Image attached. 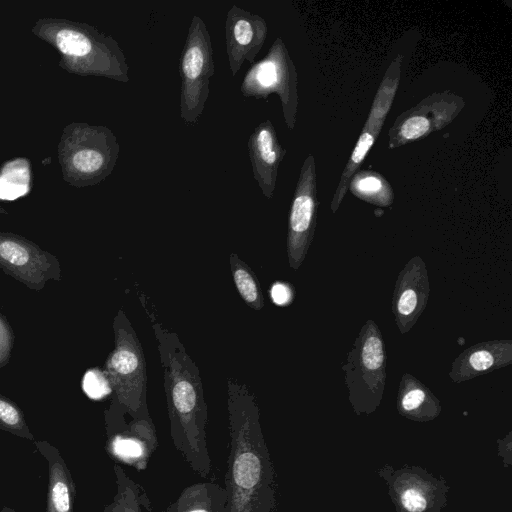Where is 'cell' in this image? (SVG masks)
<instances>
[{
  "mask_svg": "<svg viewBox=\"0 0 512 512\" xmlns=\"http://www.w3.org/2000/svg\"><path fill=\"white\" fill-rule=\"evenodd\" d=\"M380 128L370 126L365 123L362 132L356 142V145L352 151V154L347 162L344 171L341 175V179L339 185L334 193L332 202H331V210L332 212H336L339 208V205L346 194L348 186L351 182L352 176H354L357 169L360 167L361 163L365 159L366 155L370 151L372 145L377 139Z\"/></svg>",
  "mask_w": 512,
  "mask_h": 512,
  "instance_id": "2e32d148",
  "label": "cell"
},
{
  "mask_svg": "<svg viewBox=\"0 0 512 512\" xmlns=\"http://www.w3.org/2000/svg\"><path fill=\"white\" fill-rule=\"evenodd\" d=\"M152 326L163 367L173 445L195 473L207 477L212 461L206 437L207 404L199 369L175 332L157 322Z\"/></svg>",
  "mask_w": 512,
  "mask_h": 512,
  "instance_id": "7a4b0ae2",
  "label": "cell"
},
{
  "mask_svg": "<svg viewBox=\"0 0 512 512\" xmlns=\"http://www.w3.org/2000/svg\"><path fill=\"white\" fill-rule=\"evenodd\" d=\"M386 354L382 335L374 321L368 320L361 328L353 348L348 353L345 384L351 394L364 389L381 394L386 380Z\"/></svg>",
  "mask_w": 512,
  "mask_h": 512,
  "instance_id": "52a82bcc",
  "label": "cell"
},
{
  "mask_svg": "<svg viewBox=\"0 0 512 512\" xmlns=\"http://www.w3.org/2000/svg\"><path fill=\"white\" fill-rule=\"evenodd\" d=\"M249 159L254 179L263 193L271 199L276 189L278 168L286 150L279 142L272 122H261L251 133L247 142Z\"/></svg>",
  "mask_w": 512,
  "mask_h": 512,
  "instance_id": "8fae6325",
  "label": "cell"
},
{
  "mask_svg": "<svg viewBox=\"0 0 512 512\" xmlns=\"http://www.w3.org/2000/svg\"><path fill=\"white\" fill-rule=\"evenodd\" d=\"M34 443L48 464L46 512H74L75 484L59 450L47 441Z\"/></svg>",
  "mask_w": 512,
  "mask_h": 512,
  "instance_id": "4fadbf2b",
  "label": "cell"
},
{
  "mask_svg": "<svg viewBox=\"0 0 512 512\" xmlns=\"http://www.w3.org/2000/svg\"><path fill=\"white\" fill-rule=\"evenodd\" d=\"M245 97L266 99L276 93L281 100L284 121L292 130L296 122L297 72L283 40L278 37L268 53L248 69L240 86Z\"/></svg>",
  "mask_w": 512,
  "mask_h": 512,
  "instance_id": "5b68a950",
  "label": "cell"
},
{
  "mask_svg": "<svg viewBox=\"0 0 512 512\" xmlns=\"http://www.w3.org/2000/svg\"><path fill=\"white\" fill-rule=\"evenodd\" d=\"M512 359L510 341H489L470 347L453 362L450 378L466 381L477 375L506 366Z\"/></svg>",
  "mask_w": 512,
  "mask_h": 512,
  "instance_id": "7c38bea8",
  "label": "cell"
},
{
  "mask_svg": "<svg viewBox=\"0 0 512 512\" xmlns=\"http://www.w3.org/2000/svg\"><path fill=\"white\" fill-rule=\"evenodd\" d=\"M403 506L410 512H421L425 508V499L415 490H407L402 494Z\"/></svg>",
  "mask_w": 512,
  "mask_h": 512,
  "instance_id": "d4e9b609",
  "label": "cell"
},
{
  "mask_svg": "<svg viewBox=\"0 0 512 512\" xmlns=\"http://www.w3.org/2000/svg\"><path fill=\"white\" fill-rule=\"evenodd\" d=\"M0 512H17L16 510L10 508V507H7V506H4Z\"/></svg>",
  "mask_w": 512,
  "mask_h": 512,
  "instance_id": "484cf974",
  "label": "cell"
},
{
  "mask_svg": "<svg viewBox=\"0 0 512 512\" xmlns=\"http://www.w3.org/2000/svg\"><path fill=\"white\" fill-rule=\"evenodd\" d=\"M268 26L258 14L232 5L225 19L226 53L231 74L235 76L245 61L251 65L263 47Z\"/></svg>",
  "mask_w": 512,
  "mask_h": 512,
  "instance_id": "9c48e42d",
  "label": "cell"
},
{
  "mask_svg": "<svg viewBox=\"0 0 512 512\" xmlns=\"http://www.w3.org/2000/svg\"><path fill=\"white\" fill-rule=\"evenodd\" d=\"M162 512H165L164 510Z\"/></svg>",
  "mask_w": 512,
  "mask_h": 512,
  "instance_id": "4316f807",
  "label": "cell"
},
{
  "mask_svg": "<svg viewBox=\"0 0 512 512\" xmlns=\"http://www.w3.org/2000/svg\"><path fill=\"white\" fill-rule=\"evenodd\" d=\"M225 487L214 482H200L185 487L165 512H226Z\"/></svg>",
  "mask_w": 512,
  "mask_h": 512,
  "instance_id": "5bb4252c",
  "label": "cell"
},
{
  "mask_svg": "<svg viewBox=\"0 0 512 512\" xmlns=\"http://www.w3.org/2000/svg\"><path fill=\"white\" fill-rule=\"evenodd\" d=\"M401 64L402 55H398L389 66L377 91L366 121L367 124L382 128L398 87Z\"/></svg>",
  "mask_w": 512,
  "mask_h": 512,
  "instance_id": "d6986e66",
  "label": "cell"
},
{
  "mask_svg": "<svg viewBox=\"0 0 512 512\" xmlns=\"http://www.w3.org/2000/svg\"><path fill=\"white\" fill-rule=\"evenodd\" d=\"M113 470L116 493L103 512H143V507L150 511L151 503L144 489L119 464L115 463Z\"/></svg>",
  "mask_w": 512,
  "mask_h": 512,
  "instance_id": "9a60e30c",
  "label": "cell"
},
{
  "mask_svg": "<svg viewBox=\"0 0 512 512\" xmlns=\"http://www.w3.org/2000/svg\"><path fill=\"white\" fill-rule=\"evenodd\" d=\"M318 205L315 160L310 154L301 167L288 219L287 256L292 269H298L305 260L314 237Z\"/></svg>",
  "mask_w": 512,
  "mask_h": 512,
  "instance_id": "8992f818",
  "label": "cell"
},
{
  "mask_svg": "<svg viewBox=\"0 0 512 512\" xmlns=\"http://www.w3.org/2000/svg\"><path fill=\"white\" fill-rule=\"evenodd\" d=\"M430 288L424 261L413 257L399 273L392 308L401 333L408 332L424 311Z\"/></svg>",
  "mask_w": 512,
  "mask_h": 512,
  "instance_id": "30bf717a",
  "label": "cell"
},
{
  "mask_svg": "<svg viewBox=\"0 0 512 512\" xmlns=\"http://www.w3.org/2000/svg\"><path fill=\"white\" fill-rule=\"evenodd\" d=\"M434 128L436 129L435 125L426 116L421 104H419L397 119L390 131L389 147H396L424 137Z\"/></svg>",
  "mask_w": 512,
  "mask_h": 512,
  "instance_id": "e0dca14e",
  "label": "cell"
},
{
  "mask_svg": "<svg viewBox=\"0 0 512 512\" xmlns=\"http://www.w3.org/2000/svg\"><path fill=\"white\" fill-rule=\"evenodd\" d=\"M83 389L92 399H101L111 393L108 378L99 370L88 371L83 378Z\"/></svg>",
  "mask_w": 512,
  "mask_h": 512,
  "instance_id": "7402d4cb",
  "label": "cell"
},
{
  "mask_svg": "<svg viewBox=\"0 0 512 512\" xmlns=\"http://www.w3.org/2000/svg\"><path fill=\"white\" fill-rule=\"evenodd\" d=\"M229 455L225 474L226 512H273L274 471L253 391L227 379Z\"/></svg>",
  "mask_w": 512,
  "mask_h": 512,
  "instance_id": "6da1fadb",
  "label": "cell"
},
{
  "mask_svg": "<svg viewBox=\"0 0 512 512\" xmlns=\"http://www.w3.org/2000/svg\"><path fill=\"white\" fill-rule=\"evenodd\" d=\"M116 346L107 361V375L116 392L119 414L132 419H150L147 405V371L144 353L136 332L119 311L115 322Z\"/></svg>",
  "mask_w": 512,
  "mask_h": 512,
  "instance_id": "3957f363",
  "label": "cell"
},
{
  "mask_svg": "<svg viewBox=\"0 0 512 512\" xmlns=\"http://www.w3.org/2000/svg\"><path fill=\"white\" fill-rule=\"evenodd\" d=\"M351 191L359 198L381 206L393 202V191L388 182L380 175L361 172L350 182Z\"/></svg>",
  "mask_w": 512,
  "mask_h": 512,
  "instance_id": "ffe728a7",
  "label": "cell"
},
{
  "mask_svg": "<svg viewBox=\"0 0 512 512\" xmlns=\"http://www.w3.org/2000/svg\"><path fill=\"white\" fill-rule=\"evenodd\" d=\"M116 413L115 420L107 429L106 450L111 457L145 470L152 454L158 447L156 429L152 419H131Z\"/></svg>",
  "mask_w": 512,
  "mask_h": 512,
  "instance_id": "ba28073f",
  "label": "cell"
},
{
  "mask_svg": "<svg viewBox=\"0 0 512 512\" xmlns=\"http://www.w3.org/2000/svg\"><path fill=\"white\" fill-rule=\"evenodd\" d=\"M0 256L17 266L24 265L29 259L27 250L13 241H4L0 244Z\"/></svg>",
  "mask_w": 512,
  "mask_h": 512,
  "instance_id": "603a6c76",
  "label": "cell"
},
{
  "mask_svg": "<svg viewBox=\"0 0 512 512\" xmlns=\"http://www.w3.org/2000/svg\"><path fill=\"white\" fill-rule=\"evenodd\" d=\"M181 76L180 117L186 123H196L204 111L214 75L213 48L205 22L192 17L179 62Z\"/></svg>",
  "mask_w": 512,
  "mask_h": 512,
  "instance_id": "277c9868",
  "label": "cell"
},
{
  "mask_svg": "<svg viewBox=\"0 0 512 512\" xmlns=\"http://www.w3.org/2000/svg\"><path fill=\"white\" fill-rule=\"evenodd\" d=\"M29 172L27 166L16 162L9 164L0 175V198L12 200L28 191Z\"/></svg>",
  "mask_w": 512,
  "mask_h": 512,
  "instance_id": "44dd1931",
  "label": "cell"
},
{
  "mask_svg": "<svg viewBox=\"0 0 512 512\" xmlns=\"http://www.w3.org/2000/svg\"><path fill=\"white\" fill-rule=\"evenodd\" d=\"M229 263L235 287L242 300L250 308L261 310L264 307V297L253 270L236 253L230 254Z\"/></svg>",
  "mask_w": 512,
  "mask_h": 512,
  "instance_id": "ac0fdd59",
  "label": "cell"
},
{
  "mask_svg": "<svg viewBox=\"0 0 512 512\" xmlns=\"http://www.w3.org/2000/svg\"><path fill=\"white\" fill-rule=\"evenodd\" d=\"M270 296L274 304L286 306L293 300V289L289 283L277 281L270 288Z\"/></svg>",
  "mask_w": 512,
  "mask_h": 512,
  "instance_id": "cb8c5ba5",
  "label": "cell"
}]
</instances>
